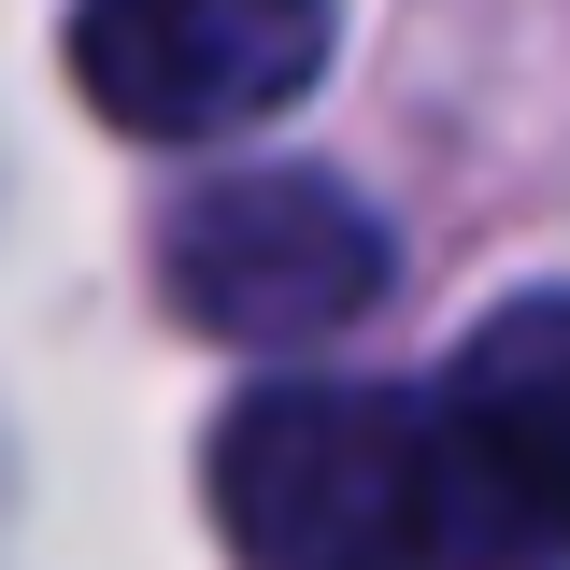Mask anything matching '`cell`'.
<instances>
[{
    "instance_id": "6da1fadb",
    "label": "cell",
    "mask_w": 570,
    "mask_h": 570,
    "mask_svg": "<svg viewBox=\"0 0 570 570\" xmlns=\"http://www.w3.org/2000/svg\"><path fill=\"white\" fill-rule=\"evenodd\" d=\"M214 513L243 570H485L428 385H257L214 428Z\"/></svg>"
},
{
    "instance_id": "7a4b0ae2",
    "label": "cell",
    "mask_w": 570,
    "mask_h": 570,
    "mask_svg": "<svg viewBox=\"0 0 570 570\" xmlns=\"http://www.w3.org/2000/svg\"><path fill=\"white\" fill-rule=\"evenodd\" d=\"M157 285L214 343H314L385 299V228L343 171H228L157 228Z\"/></svg>"
},
{
    "instance_id": "3957f363",
    "label": "cell",
    "mask_w": 570,
    "mask_h": 570,
    "mask_svg": "<svg viewBox=\"0 0 570 570\" xmlns=\"http://www.w3.org/2000/svg\"><path fill=\"white\" fill-rule=\"evenodd\" d=\"M328 71V0H86L71 86L129 142H228Z\"/></svg>"
},
{
    "instance_id": "277c9868",
    "label": "cell",
    "mask_w": 570,
    "mask_h": 570,
    "mask_svg": "<svg viewBox=\"0 0 570 570\" xmlns=\"http://www.w3.org/2000/svg\"><path fill=\"white\" fill-rule=\"evenodd\" d=\"M485 570H570V299H499L428 385Z\"/></svg>"
}]
</instances>
